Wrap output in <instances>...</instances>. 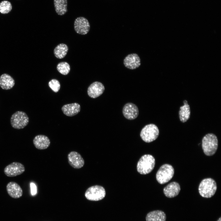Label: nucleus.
I'll use <instances>...</instances> for the list:
<instances>
[{
  "mask_svg": "<svg viewBox=\"0 0 221 221\" xmlns=\"http://www.w3.org/2000/svg\"><path fill=\"white\" fill-rule=\"evenodd\" d=\"M68 162L73 168L79 169L84 165V161L81 155L77 152L72 151L68 155Z\"/></svg>",
  "mask_w": 221,
  "mask_h": 221,
  "instance_id": "11",
  "label": "nucleus"
},
{
  "mask_svg": "<svg viewBox=\"0 0 221 221\" xmlns=\"http://www.w3.org/2000/svg\"><path fill=\"white\" fill-rule=\"evenodd\" d=\"M15 84V81L10 75L5 73L0 76V87L3 89L7 90L12 88Z\"/></svg>",
  "mask_w": 221,
  "mask_h": 221,
  "instance_id": "18",
  "label": "nucleus"
},
{
  "mask_svg": "<svg viewBox=\"0 0 221 221\" xmlns=\"http://www.w3.org/2000/svg\"><path fill=\"white\" fill-rule=\"evenodd\" d=\"M105 87L101 82L95 81L91 84L87 89V94L92 98H96L101 95L104 92Z\"/></svg>",
  "mask_w": 221,
  "mask_h": 221,
  "instance_id": "13",
  "label": "nucleus"
},
{
  "mask_svg": "<svg viewBox=\"0 0 221 221\" xmlns=\"http://www.w3.org/2000/svg\"><path fill=\"white\" fill-rule=\"evenodd\" d=\"M12 8L11 3L7 0H4L0 2V13L5 14L10 12Z\"/></svg>",
  "mask_w": 221,
  "mask_h": 221,
  "instance_id": "24",
  "label": "nucleus"
},
{
  "mask_svg": "<svg viewBox=\"0 0 221 221\" xmlns=\"http://www.w3.org/2000/svg\"><path fill=\"white\" fill-rule=\"evenodd\" d=\"M123 64L126 68L134 69L141 65V60L138 55L136 53H131L127 56L123 60Z\"/></svg>",
  "mask_w": 221,
  "mask_h": 221,
  "instance_id": "12",
  "label": "nucleus"
},
{
  "mask_svg": "<svg viewBox=\"0 0 221 221\" xmlns=\"http://www.w3.org/2000/svg\"><path fill=\"white\" fill-rule=\"evenodd\" d=\"M165 213L161 210H155L149 212L146 217V221H166Z\"/></svg>",
  "mask_w": 221,
  "mask_h": 221,
  "instance_id": "19",
  "label": "nucleus"
},
{
  "mask_svg": "<svg viewBox=\"0 0 221 221\" xmlns=\"http://www.w3.org/2000/svg\"><path fill=\"white\" fill-rule=\"evenodd\" d=\"M217 221H221V217H220Z\"/></svg>",
  "mask_w": 221,
  "mask_h": 221,
  "instance_id": "27",
  "label": "nucleus"
},
{
  "mask_svg": "<svg viewBox=\"0 0 221 221\" xmlns=\"http://www.w3.org/2000/svg\"><path fill=\"white\" fill-rule=\"evenodd\" d=\"M183 103L184 105L180 107L179 114L180 121L184 123L189 118L191 111L190 106L188 104L187 101L184 100L183 101Z\"/></svg>",
  "mask_w": 221,
  "mask_h": 221,
  "instance_id": "20",
  "label": "nucleus"
},
{
  "mask_svg": "<svg viewBox=\"0 0 221 221\" xmlns=\"http://www.w3.org/2000/svg\"><path fill=\"white\" fill-rule=\"evenodd\" d=\"M159 134L157 126L153 124L145 125L142 129L140 136L142 139L146 142L149 143L155 140Z\"/></svg>",
  "mask_w": 221,
  "mask_h": 221,
  "instance_id": "4",
  "label": "nucleus"
},
{
  "mask_svg": "<svg viewBox=\"0 0 221 221\" xmlns=\"http://www.w3.org/2000/svg\"><path fill=\"white\" fill-rule=\"evenodd\" d=\"M56 69L58 72L62 75H66L68 74L70 70V67L68 63L66 62H61L59 63Z\"/></svg>",
  "mask_w": 221,
  "mask_h": 221,
  "instance_id": "23",
  "label": "nucleus"
},
{
  "mask_svg": "<svg viewBox=\"0 0 221 221\" xmlns=\"http://www.w3.org/2000/svg\"><path fill=\"white\" fill-rule=\"evenodd\" d=\"M80 105L76 103L64 105L61 108L63 113L69 117L73 116L77 114L80 111Z\"/></svg>",
  "mask_w": 221,
  "mask_h": 221,
  "instance_id": "17",
  "label": "nucleus"
},
{
  "mask_svg": "<svg viewBox=\"0 0 221 221\" xmlns=\"http://www.w3.org/2000/svg\"><path fill=\"white\" fill-rule=\"evenodd\" d=\"M31 193L32 195L34 196L37 193V187L35 184L33 182L30 183Z\"/></svg>",
  "mask_w": 221,
  "mask_h": 221,
  "instance_id": "26",
  "label": "nucleus"
},
{
  "mask_svg": "<svg viewBox=\"0 0 221 221\" xmlns=\"http://www.w3.org/2000/svg\"><path fill=\"white\" fill-rule=\"evenodd\" d=\"M155 165L154 157L151 155L145 154L142 156L138 162L137 170L141 174H146L152 171Z\"/></svg>",
  "mask_w": 221,
  "mask_h": 221,
  "instance_id": "3",
  "label": "nucleus"
},
{
  "mask_svg": "<svg viewBox=\"0 0 221 221\" xmlns=\"http://www.w3.org/2000/svg\"><path fill=\"white\" fill-rule=\"evenodd\" d=\"M33 144L35 147L39 149H46L49 146L50 142L47 136L43 135L36 136L33 140Z\"/></svg>",
  "mask_w": 221,
  "mask_h": 221,
  "instance_id": "16",
  "label": "nucleus"
},
{
  "mask_svg": "<svg viewBox=\"0 0 221 221\" xmlns=\"http://www.w3.org/2000/svg\"><path fill=\"white\" fill-rule=\"evenodd\" d=\"M106 195L104 188L101 186L95 185L88 188L85 193V197L88 200L99 201L103 199Z\"/></svg>",
  "mask_w": 221,
  "mask_h": 221,
  "instance_id": "7",
  "label": "nucleus"
},
{
  "mask_svg": "<svg viewBox=\"0 0 221 221\" xmlns=\"http://www.w3.org/2000/svg\"><path fill=\"white\" fill-rule=\"evenodd\" d=\"M216 183L211 178L203 180L200 184L198 190L200 194L203 197L210 198L213 196L217 190Z\"/></svg>",
  "mask_w": 221,
  "mask_h": 221,
  "instance_id": "2",
  "label": "nucleus"
},
{
  "mask_svg": "<svg viewBox=\"0 0 221 221\" xmlns=\"http://www.w3.org/2000/svg\"><path fill=\"white\" fill-rule=\"evenodd\" d=\"M25 171L24 165L18 162H13L6 166L4 172L8 177H14L22 174Z\"/></svg>",
  "mask_w": 221,
  "mask_h": 221,
  "instance_id": "8",
  "label": "nucleus"
},
{
  "mask_svg": "<svg viewBox=\"0 0 221 221\" xmlns=\"http://www.w3.org/2000/svg\"><path fill=\"white\" fill-rule=\"evenodd\" d=\"M174 173V168L171 165L164 164L161 166L157 173V180L161 184L166 183L173 178Z\"/></svg>",
  "mask_w": 221,
  "mask_h": 221,
  "instance_id": "5",
  "label": "nucleus"
},
{
  "mask_svg": "<svg viewBox=\"0 0 221 221\" xmlns=\"http://www.w3.org/2000/svg\"><path fill=\"white\" fill-rule=\"evenodd\" d=\"M68 50V46L65 44L60 43L57 45L54 50V54L57 58L61 59L66 56Z\"/></svg>",
  "mask_w": 221,
  "mask_h": 221,
  "instance_id": "22",
  "label": "nucleus"
},
{
  "mask_svg": "<svg viewBox=\"0 0 221 221\" xmlns=\"http://www.w3.org/2000/svg\"><path fill=\"white\" fill-rule=\"evenodd\" d=\"M90 28V24L85 17H80L75 19L74 29L77 33L83 35L86 34L89 32Z\"/></svg>",
  "mask_w": 221,
  "mask_h": 221,
  "instance_id": "9",
  "label": "nucleus"
},
{
  "mask_svg": "<svg viewBox=\"0 0 221 221\" xmlns=\"http://www.w3.org/2000/svg\"><path fill=\"white\" fill-rule=\"evenodd\" d=\"M48 84L49 87L54 92H58L60 88V83L56 79H51L49 81Z\"/></svg>",
  "mask_w": 221,
  "mask_h": 221,
  "instance_id": "25",
  "label": "nucleus"
},
{
  "mask_svg": "<svg viewBox=\"0 0 221 221\" xmlns=\"http://www.w3.org/2000/svg\"><path fill=\"white\" fill-rule=\"evenodd\" d=\"M67 0H54L55 10L60 15H64L67 11Z\"/></svg>",
  "mask_w": 221,
  "mask_h": 221,
  "instance_id": "21",
  "label": "nucleus"
},
{
  "mask_svg": "<svg viewBox=\"0 0 221 221\" xmlns=\"http://www.w3.org/2000/svg\"><path fill=\"white\" fill-rule=\"evenodd\" d=\"M10 122L13 128L21 129L24 128L28 125L29 118L24 112L18 111L12 115Z\"/></svg>",
  "mask_w": 221,
  "mask_h": 221,
  "instance_id": "6",
  "label": "nucleus"
},
{
  "mask_svg": "<svg viewBox=\"0 0 221 221\" xmlns=\"http://www.w3.org/2000/svg\"><path fill=\"white\" fill-rule=\"evenodd\" d=\"M122 113L127 119L132 120L136 118L139 114V110L137 106L135 104L128 103L123 106Z\"/></svg>",
  "mask_w": 221,
  "mask_h": 221,
  "instance_id": "10",
  "label": "nucleus"
},
{
  "mask_svg": "<svg viewBox=\"0 0 221 221\" xmlns=\"http://www.w3.org/2000/svg\"><path fill=\"white\" fill-rule=\"evenodd\" d=\"M202 148L204 154L208 156L213 155L218 147V140L216 136L213 133H208L202 140Z\"/></svg>",
  "mask_w": 221,
  "mask_h": 221,
  "instance_id": "1",
  "label": "nucleus"
},
{
  "mask_svg": "<svg viewBox=\"0 0 221 221\" xmlns=\"http://www.w3.org/2000/svg\"><path fill=\"white\" fill-rule=\"evenodd\" d=\"M180 188L179 184L176 182L170 183L163 189L165 196L168 198H172L177 196L180 192Z\"/></svg>",
  "mask_w": 221,
  "mask_h": 221,
  "instance_id": "15",
  "label": "nucleus"
},
{
  "mask_svg": "<svg viewBox=\"0 0 221 221\" xmlns=\"http://www.w3.org/2000/svg\"><path fill=\"white\" fill-rule=\"evenodd\" d=\"M6 190L9 195L12 198L17 199L22 195L23 191L20 186L17 183L11 181L7 184Z\"/></svg>",
  "mask_w": 221,
  "mask_h": 221,
  "instance_id": "14",
  "label": "nucleus"
}]
</instances>
